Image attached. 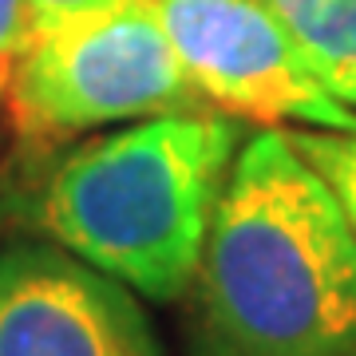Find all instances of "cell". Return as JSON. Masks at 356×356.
<instances>
[{"instance_id":"obj_3","label":"cell","mask_w":356,"mask_h":356,"mask_svg":"<svg viewBox=\"0 0 356 356\" xmlns=\"http://www.w3.org/2000/svg\"><path fill=\"white\" fill-rule=\"evenodd\" d=\"M8 111L24 135H76L123 119L198 111L154 0H123L36 28L8 79Z\"/></svg>"},{"instance_id":"obj_6","label":"cell","mask_w":356,"mask_h":356,"mask_svg":"<svg viewBox=\"0 0 356 356\" xmlns=\"http://www.w3.org/2000/svg\"><path fill=\"white\" fill-rule=\"evenodd\" d=\"M325 88L356 107V0H266Z\"/></svg>"},{"instance_id":"obj_7","label":"cell","mask_w":356,"mask_h":356,"mask_svg":"<svg viewBox=\"0 0 356 356\" xmlns=\"http://www.w3.org/2000/svg\"><path fill=\"white\" fill-rule=\"evenodd\" d=\"M297 154L305 159L321 175V182L329 186L337 198L348 229L356 234V127L348 131H289Z\"/></svg>"},{"instance_id":"obj_4","label":"cell","mask_w":356,"mask_h":356,"mask_svg":"<svg viewBox=\"0 0 356 356\" xmlns=\"http://www.w3.org/2000/svg\"><path fill=\"white\" fill-rule=\"evenodd\" d=\"M198 95L257 123L356 127L266 0H154Z\"/></svg>"},{"instance_id":"obj_9","label":"cell","mask_w":356,"mask_h":356,"mask_svg":"<svg viewBox=\"0 0 356 356\" xmlns=\"http://www.w3.org/2000/svg\"><path fill=\"white\" fill-rule=\"evenodd\" d=\"M111 4H123V0H28V8H32V32L56 24V20H67V16L111 8Z\"/></svg>"},{"instance_id":"obj_1","label":"cell","mask_w":356,"mask_h":356,"mask_svg":"<svg viewBox=\"0 0 356 356\" xmlns=\"http://www.w3.org/2000/svg\"><path fill=\"white\" fill-rule=\"evenodd\" d=\"M186 356H356V234L289 131L234 154L191 285Z\"/></svg>"},{"instance_id":"obj_2","label":"cell","mask_w":356,"mask_h":356,"mask_svg":"<svg viewBox=\"0 0 356 356\" xmlns=\"http://www.w3.org/2000/svg\"><path fill=\"white\" fill-rule=\"evenodd\" d=\"M242 127L170 111L88 139L51 170L40 222L56 245L147 301L191 293Z\"/></svg>"},{"instance_id":"obj_5","label":"cell","mask_w":356,"mask_h":356,"mask_svg":"<svg viewBox=\"0 0 356 356\" xmlns=\"http://www.w3.org/2000/svg\"><path fill=\"white\" fill-rule=\"evenodd\" d=\"M0 356H163L123 281L64 245L20 242L0 254Z\"/></svg>"},{"instance_id":"obj_8","label":"cell","mask_w":356,"mask_h":356,"mask_svg":"<svg viewBox=\"0 0 356 356\" xmlns=\"http://www.w3.org/2000/svg\"><path fill=\"white\" fill-rule=\"evenodd\" d=\"M32 40V8L28 0H0V95L8 91L16 60Z\"/></svg>"}]
</instances>
